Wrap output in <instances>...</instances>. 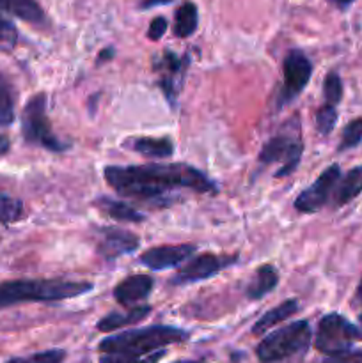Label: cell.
Instances as JSON below:
<instances>
[{
	"label": "cell",
	"mask_w": 362,
	"mask_h": 363,
	"mask_svg": "<svg viewBox=\"0 0 362 363\" xmlns=\"http://www.w3.org/2000/svg\"><path fill=\"white\" fill-rule=\"evenodd\" d=\"M106 184L124 195V197L138 199L146 202H165L167 194L174 190L199 191V194H212L219 191L216 184L195 167L187 163H169V165H130L117 167L109 165L103 170Z\"/></svg>",
	"instance_id": "1"
},
{
	"label": "cell",
	"mask_w": 362,
	"mask_h": 363,
	"mask_svg": "<svg viewBox=\"0 0 362 363\" xmlns=\"http://www.w3.org/2000/svg\"><path fill=\"white\" fill-rule=\"evenodd\" d=\"M91 282L43 279V280H11L0 284V308L31 301H60L77 298L92 291Z\"/></svg>",
	"instance_id": "2"
},
{
	"label": "cell",
	"mask_w": 362,
	"mask_h": 363,
	"mask_svg": "<svg viewBox=\"0 0 362 363\" xmlns=\"http://www.w3.org/2000/svg\"><path fill=\"white\" fill-rule=\"evenodd\" d=\"M188 339V332L174 326H148V328L130 330L119 335L106 337L99 342L102 353H135L146 354L163 350L170 344H180Z\"/></svg>",
	"instance_id": "3"
},
{
	"label": "cell",
	"mask_w": 362,
	"mask_h": 363,
	"mask_svg": "<svg viewBox=\"0 0 362 363\" xmlns=\"http://www.w3.org/2000/svg\"><path fill=\"white\" fill-rule=\"evenodd\" d=\"M311 325L307 321H297L277 332L266 335L258 344V354L261 363H277L287 360L298 353H304L311 344Z\"/></svg>",
	"instance_id": "4"
},
{
	"label": "cell",
	"mask_w": 362,
	"mask_h": 363,
	"mask_svg": "<svg viewBox=\"0 0 362 363\" xmlns=\"http://www.w3.org/2000/svg\"><path fill=\"white\" fill-rule=\"evenodd\" d=\"M21 133H23L25 142L39 145L50 152H64L70 147L50 128L45 94L32 96L25 105L23 113H21Z\"/></svg>",
	"instance_id": "5"
},
{
	"label": "cell",
	"mask_w": 362,
	"mask_h": 363,
	"mask_svg": "<svg viewBox=\"0 0 362 363\" xmlns=\"http://www.w3.org/2000/svg\"><path fill=\"white\" fill-rule=\"evenodd\" d=\"M357 339H361L357 326L341 314H329L319 321L314 347L323 354H339L350 351Z\"/></svg>",
	"instance_id": "6"
},
{
	"label": "cell",
	"mask_w": 362,
	"mask_h": 363,
	"mask_svg": "<svg viewBox=\"0 0 362 363\" xmlns=\"http://www.w3.org/2000/svg\"><path fill=\"white\" fill-rule=\"evenodd\" d=\"M302 152H304V144L298 135L295 137V135L280 133L270 138L263 145L261 152H259V162L266 163V165L280 163V169L275 172V177H286L298 167Z\"/></svg>",
	"instance_id": "7"
},
{
	"label": "cell",
	"mask_w": 362,
	"mask_h": 363,
	"mask_svg": "<svg viewBox=\"0 0 362 363\" xmlns=\"http://www.w3.org/2000/svg\"><path fill=\"white\" fill-rule=\"evenodd\" d=\"M283 74L284 84L280 87L279 94V106L287 105L293 101L305 87L312 74V64L307 57L298 50H291L283 62Z\"/></svg>",
	"instance_id": "8"
},
{
	"label": "cell",
	"mask_w": 362,
	"mask_h": 363,
	"mask_svg": "<svg viewBox=\"0 0 362 363\" xmlns=\"http://www.w3.org/2000/svg\"><path fill=\"white\" fill-rule=\"evenodd\" d=\"M190 59L187 55L180 57L172 52H163L160 59L155 60V73L158 78V87L169 99L170 105H176V98L183 89Z\"/></svg>",
	"instance_id": "9"
},
{
	"label": "cell",
	"mask_w": 362,
	"mask_h": 363,
	"mask_svg": "<svg viewBox=\"0 0 362 363\" xmlns=\"http://www.w3.org/2000/svg\"><path fill=\"white\" fill-rule=\"evenodd\" d=\"M238 261V255H215V254H202L197 255L194 261L188 262L185 268H181L170 282L174 286H185V284L201 282V280L215 277L222 269L229 268Z\"/></svg>",
	"instance_id": "10"
},
{
	"label": "cell",
	"mask_w": 362,
	"mask_h": 363,
	"mask_svg": "<svg viewBox=\"0 0 362 363\" xmlns=\"http://www.w3.org/2000/svg\"><path fill=\"white\" fill-rule=\"evenodd\" d=\"M341 177L339 165H330L323 174H319L318 179L305 188L297 199H295V209L300 213H316L327 204L334 186Z\"/></svg>",
	"instance_id": "11"
},
{
	"label": "cell",
	"mask_w": 362,
	"mask_h": 363,
	"mask_svg": "<svg viewBox=\"0 0 362 363\" xmlns=\"http://www.w3.org/2000/svg\"><path fill=\"white\" fill-rule=\"evenodd\" d=\"M141 245V240L130 230L119 229V227H103L99 229L98 254L103 255L106 261L119 257V255L131 254Z\"/></svg>",
	"instance_id": "12"
},
{
	"label": "cell",
	"mask_w": 362,
	"mask_h": 363,
	"mask_svg": "<svg viewBox=\"0 0 362 363\" xmlns=\"http://www.w3.org/2000/svg\"><path fill=\"white\" fill-rule=\"evenodd\" d=\"M195 250H197L195 245H163V247L149 248L148 252L141 255L138 261L144 266H148V268L160 272V269L174 268V266L181 264Z\"/></svg>",
	"instance_id": "13"
},
{
	"label": "cell",
	"mask_w": 362,
	"mask_h": 363,
	"mask_svg": "<svg viewBox=\"0 0 362 363\" xmlns=\"http://www.w3.org/2000/svg\"><path fill=\"white\" fill-rule=\"evenodd\" d=\"M153 287H155V280L149 275H131L117 284L114 289V298L123 307H133L149 296Z\"/></svg>",
	"instance_id": "14"
},
{
	"label": "cell",
	"mask_w": 362,
	"mask_h": 363,
	"mask_svg": "<svg viewBox=\"0 0 362 363\" xmlns=\"http://www.w3.org/2000/svg\"><path fill=\"white\" fill-rule=\"evenodd\" d=\"M149 314H151V307H149V305H137V307L128 308L126 312H112V314L99 319L98 330L105 333L114 332V330H119L123 328V326L135 325V323L148 318Z\"/></svg>",
	"instance_id": "15"
},
{
	"label": "cell",
	"mask_w": 362,
	"mask_h": 363,
	"mask_svg": "<svg viewBox=\"0 0 362 363\" xmlns=\"http://www.w3.org/2000/svg\"><path fill=\"white\" fill-rule=\"evenodd\" d=\"M277 284H279V272L272 264H263L256 269L254 279L247 286L245 294L248 300H261L265 294L275 289Z\"/></svg>",
	"instance_id": "16"
},
{
	"label": "cell",
	"mask_w": 362,
	"mask_h": 363,
	"mask_svg": "<svg viewBox=\"0 0 362 363\" xmlns=\"http://www.w3.org/2000/svg\"><path fill=\"white\" fill-rule=\"evenodd\" d=\"M0 11H6L28 23H45V11L35 0H0Z\"/></svg>",
	"instance_id": "17"
},
{
	"label": "cell",
	"mask_w": 362,
	"mask_h": 363,
	"mask_svg": "<svg viewBox=\"0 0 362 363\" xmlns=\"http://www.w3.org/2000/svg\"><path fill=\"white\" fill-rule=\"evenodd\" d=\"M94 206L106 215L109 218L116 220V222H142L146 218L138 209L131 208V206L124 204L121 201H114L110 197H99L94 201Z\"/></svg>",
	"instance_id": "18"
},
{
	"label": "cell",
	"mask_w": 362,
	"mask_h": 363,
	"mask_svg": "<svg viewBox=\"0 0 362 363\" xmlns=\"http://www.w3.org/2000/svg\"><path fill=\"white\" fill-rule=\"evenodd\" d=\"M298 311V301L297 300H286L280 305H277L275 308L268 311L266 314H263L258 319L254 326H252V335H263V333L268 332L270 328H273L279 323L286 321L287 318L295 314Z\"/></svg>",
	"instance_id": "19"
},
{
	"label": "cell",
	"mask_w": 362,
	"mask_h": 363,
	"mask_svg": "<svg viewBox=\"0 0 362 363\" xmlns=\"http://www.w3.org/2000/svg\"><path fill=\"white\" fill-rule=\"evenodd\" d=\"M361 191L362 167H355V169H351L336 186V191H334V206H336V208H341V206L348 204V202L353 201Z\"/></svg>",
	"instance_id": "20"
},
{
	"label": "cell",
	"mask_w": 362,
	"mask_h": 363,
	"mask_svg": "<svg viewBox=\"0 0 362 363\" xmlns=\"http://www.w3.org/2000/svg\"><path fill=\"white\" fill-rule=\"evenodd\" d=\"M130 147L133 149V151L141 152L142 156H148V158H169V156L174 152V144L170 142V138L167 137L133 138Z\"/></svg>",
	"instance_id": "21"
},
{
	"label": "cell",
	"mask_w": 362,
	"mask_h": 363,
	"mask_svg": "<svg viewBox=\"0 0 362 363\" xmlns=\"http://www.w3.org/2000/svg\"><path fill=\"white\" fill-rule=\"evenodd\" d=\"M199 23V13L195 4L185 2L177 7L174 14V34L177 38H188L195 32Z\"/></svg>",
	"instance_id": "22"
},
{
	"label": "cell",
	"mask_w": 362,
	"mask_h": 363,
	"mask_svg": "<svg viewBox=\"0 0 362 363\" xmlns=\"http://www.w3.org/2000/svg\"><path fill=\"white\" fill-rule=\"evenodd\" d=\"M14 121V91L6 74L0 71V126H9Z\"/></svg>",
	"instance_id": "23"
},
{
	"label": "cell",
	"mask_w": 362,
	"mask_h": 363,
	"mask_svg": "<svg viewBox=\"0 0 362 363\" xmlns=\"http://www.w3.org/2000/svg\"><path fill=\"white\" fill-rule=\"evenodd\" d=\"M165 350H156L146 354L135 353H102L99 363H158L165 357Z\"/></svg>",
	"instance_id": "24"
},
{
	"label": "cell",
	"mask_w": 362,
	"mask_h": 363,
	"mask_svg": "<svg viewBox=\"0 0 362 363\" xmlns=\"http://www.w3.org/2000/svg\"><path fill=\"white\" fill-rule=\"evenodd\" d=\"M25 216L23 202L20 199L0 194V223H14Z\"/></svg>",
	"instance_id": "25"
},
{
	"label": "cell",
	"mask_w": 362,
	"mask_h": 363,
	"mask_svg": "<svg viewBox=\"0 0 362 363\" xmlns=\"http://www.w3.org/2000/svg\"><path fill=\"white\" fill-rule=\"evenodd\" d=\"M362 142V117H357V119L350 121L346 124V128L343 130V135H341V142L337 145V151L343 152L346 149L355 147Z\"/></svg>",
	"instance_id": "26"
},
{
	"label": "cell",
	"mask_w": 362,
	"mask_h": 363,
	"mask_svg": "<svg viewBox=\"0 0 362 363\" xmlns=\"http://www.w3.org/2000/svg\"><path fill=\"white\" fill-rule=\"evenodd\" d=\"M66 360V351L62 350H48L41 353H34L31 357L11 358L6 363H62Z\"/></svg>",
	"instance_id": "27"
},
{
	"label": "cell",
	"mask_w": 362,
	"mask_h": 363,
	"mask_svg": "<svg viewBox=\"0 0 362 363\" xmlns=\"http://www.w3.org/2000/svg\"><path fill=\"white\" fill-rule=\"evenodd\" d=\"M337 123V110L334 105H323L316 112V130L322 135H329Z\"/></svg>",
	"instance_id": "28"
},
{
	"label": "cell",
	"mask_w": 362,
	"mask_h": 363,
	"mask_svg": "<svg viewBox=\"0 0 362 363\" xmlns=\"http://www.w3.org/2000/svg\"><path fill=\"white\" fill-rule=\"evenodd\" d=\"M323 94L329 105L336 106L341 101V96H343V82H341L339 74L337 73H329L325 78V84H323Z\"/></svg>",
	"instance_id": "29"
},
{
	"label": "cell",
	"mask_w": 362,
	"mask_h": 363,
	"mask_svg": "<svg viewBox=\"0 0 362 363\" xmlns=\"http://www.w3.org/2000/svg\"><path fill=\"white\" fill-rule=\"evenodd\" d=\"M18 41V30L7 18L0 14V46L2 48H13Z\"/></svg>",
	"instance_id": "30"
},
{
	"label": "cell",
	"mask_w": 362,
	"mask_h": 363,
	"mask_svg": "<svg viewBox=\"0 0 362 363\" xmlns=\"http://www.w3.org/2000/svg\"><path fill=\"white\" fill-rule=\"evenodd\" d=\"M318 363H362V351H346L339 354H329Z\"/></svg>",
	"instance_id": "31"
},
{
	"label": "cell",
	"mask_w": 362,
	"mask_h": 363,
	"mask_svg": "<svg viewBox=\"0 0 362 363\" xmlns=\"http://www.w3.org/2000/svg\"><path fill=\"white\" fill-rule=\"evenodd\" d=\"M167 20L163 16H156L155 20L151 21V25H149V30H148V39H151V41H158V39L163 38V34L167 32Z\"/></svg>",
	"instance_id": "32"
},
{
	"label": "cell",
	"mask_w": 362,
	"mask_h": 363,
	"mask_svg": "<svg viewBox=\"0 0 362 363\" xmlns=\"http://www.w3.org/2000/svg\"><path fill=\"white\" fill-rule=\"evenodd\" d=\"M172 0H144V2L141 4L142 9H151V7H156V6H165V4H170Z\"/></svg>",
	"instance_id": "33"
},
{
	"label": "cell",
	"mask_w": 362,
	"mask_h": 363,
	"mask_svg": "<svg viewBox=\"0 0 362 363\" xmlns=\"http://www.w3.org/2000/svg\"><path fill=\"white\" fill-rule=\"evenodd\" d=\"M11 144L9 140H7V137H4V135H0V155H6L7 151H9Z\"/></svg>",
	"instance_id": "34"
},
{
	"label": "cell",
	"mask_w": 362,
	"mask_h": 363,
	"mask_svg": "<svg viewBox=\"0 0 362 363\" xmlns=\"http://www.w3.org/2000/svg\"><path fill=\"white\" fill-rule=\"evenodd\" d=\"M355 305H362V280L361 284H358L357 291H355V300H353Z\"/></svg>",
	"instance_id": "35"
},
{
	"label": "cell",
	"mask_w": 362,
	"mask_h": 363,
	"mask_svg": "<svg viewBox=\"0 0 362 363\" xmlns=\"http://www.w3.org/2000/svg\"><path fill=\"white\" fill-rule=\"evenodd\" d=\"M330 2L336 4V6L339 7V9H346V7L350 6V4L353 2V0H330Z\"/></svg>",
	"instance_id": "36"
},
{
	"label": "cell",
	"mask_w": 362,
	"mask_h": 363,
	"mask_svg": "<svg viewBox=\"0 0 362 363\" xmlns=\"http://www.w3.org/2000/svg\"><path fill=\"white\" fill-rule=\"evenodd\" d=\"M106 59H112V48L103 50L102 55H99V59H98V62H103V60H106Z\"/></svg>",
	"instance_id": "37"
},
{
	"label": "cell",
	"mask_w": 362,
	"mask_h": 363,
	"mask_svg": "<svg viewBox=\"0 0 362 363\" xmlns=\"http://www.w3.org/2000/svg\"><path fill=\"white\" fill-rule=\"evenodd\" d=\"M174 363H206V362H195V360H181V362H174Z\"/></svg>",
	"instance_id": "38"
},
{
	"label": "cell",
	"mask_w": 362,
	"mask_h": 363,
	"mask_svg": "<svg viewBox=\"0 0 362 363\" xmlns=\"http://www.w3.org/2000/svg\"><path fill=\"white\" fill-rule=\"evenodd\" d=\"M358 323H361V330H358V332H361V339H362V314L361 318H358Z\"/></svg>",
	"instance_id": "39"
}]
</instances>
